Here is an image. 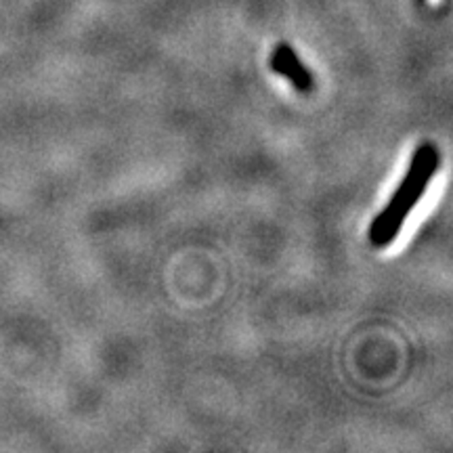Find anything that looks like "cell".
I'll list each match as a JSON object with an SVG mask.
<instances>
[{"instance_id":"1","label":"cell","mask_w":453,"mask_h":453,"mask_svg":"<svg viewBox=\"0 0 453 453\" xmlns=\"http://www.w3.org/2000/svg\"><path fill=\"white\" fill-rule=\"evenodd\" d=\"M439 168V151L437 147L424 143L416 150L411 157L410 170L405 179L396 187V191L390 197L387 208L373 219L370 226V242L376 248H387L396 240L401 226L410 217V212L420 202V197L426 194V187L430 179L434 177Z\"/></svg>"},{"instance_id":"2","label":"cell","mask_w":453,"mask_h":453,"mask_svg":"<svg viewBox=\"0 0 453 453\" xmlns=\"http://www.w3.org/2000/svg\"><path fill=\"white\" fill-rule=\"evenodd\" d=\"M271 65H273L275 73L288 78L300 93H307V90L313 88V76H311L307 67L300 64L296 53H294L292 47H288V44H280V47L275 49L273 57H271Z\"/></svg>"}]
</instances>
